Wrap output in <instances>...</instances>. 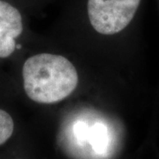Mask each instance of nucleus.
<instances>
[{
    "label": "nucleus",
    "instance_id": "obj_2",
    "mask_svg": "<svg viewBox=\"0 0 159 159\" xmlns=\"http://www.w3.org/2000/svg\"><path fill=\"white\" fill-rule=\"evenodd\" d=\"M140 3L141 0H89L91 26L99 34H117L129 25Z\"/></svg>",
    "mask_w": 159,
    "mask_h": 159
},
{
    "label": "nucleus",
    "instance_id": "obj_3",
    "mask_svg": "<svg viewBox=\"0 0 159 159\" xmlns=\"http://www.w3.org/2000/svg\"><path fill=\"white\" fill-rule=\"evenodd\" d=\"M23 31L22 18L17 9L0 0V58L11 56L16 48V38Z\"/></svg>",
    "mask_w": 159,
    "mask_h": 159
},
{
    "label": "nucleus",
    "instance_id": "obj_4",
    "mask_svg": "<svg viewBox=\"0 0 159 159\" xmlns=\"http://www.w3.org/2000/svg\"><path fill=\"white\" fill-rule=\"evenodd\" d=\"M14 123L11 115L0 109V145L4 144L12 135Z\"/></svg>",
    "mask_w": 159,
    "mask_h": 159
},
{
    "label": "nucleus",
    "instance_id": "obj_1",
    "mask_svg": "<svg viewBox=\"0 0 159 159\" xmlns=\"http://www.w3.org/2000/svg\"><path fill=\"white\" fill-rule=\"evenodd\" d=\"M22 77L27 96L38 103H55L70 96L78 85L76 68L66 57L41 53L23 65Z\"/></svg>",
    "mask_w": 159,
    "mask_h": 159
}]
</instances>
